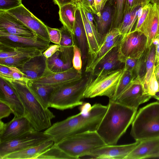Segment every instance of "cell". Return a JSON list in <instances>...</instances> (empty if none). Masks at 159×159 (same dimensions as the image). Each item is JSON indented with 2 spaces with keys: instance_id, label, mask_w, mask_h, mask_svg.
Here are the masks:
<instances>
[{
  "instance_id": "cell-53",
  "label": "cell",
  "mask_w": 159,
  "mask_h": 159,
  "mask_svg": "<svg viewBox=\"0 0 159 159\" xmlns=\"http://www.w3.org/2000/svg\"><path fill=\"white\" fill-rule=\"evenodd\" d=\"M103 0H94V6L95 13L93 14L98 15L102 9V4Z\"/></svg>"
},
{
  "instance_id": "cell-15",
  "label": "cell",
  "mask_w": 159,
  "mask_h": 159,
  "mask_svg": "<svg viewBox=\"0 0 159 159\" xmlns=\"http://www.w3.org/2000/svg\"><path fill=\"white\" fill-rule=\"evenodd\" d=\"M73 67L63 72H53L48 70L42 77L30 80L33 82L55 88L63 84L80 79L82 75Z\"/></svg>"
},
{
  "instance_id": "cell-16",
  "label": "cell",
  "mask_w": 159,
  "mask_h": 159,
  "mask_svg": "<svg viewBox=\"0 0 159 159\" xmlns=\"http://www.w3.org/2000/svg\"><path fill=\"white\" fill-rule=\"evenodd\" d=\"M139 143L136 141L127 144L106 145L95 149L89 156L98 159H125Z\"/></svg>"
},
{
  "instance_id": "cell-52",
  "label": "cell",
  "mask_w": 159,
  "mask_h": 159,
  "mask_svg": "<svg viewBox=\"0 0 159 159\" xmlns=\"http://www.w3.org/2000/svg\"><path fill=\"white\" fill-rule=\"evenodd\" d=\"M152 43L155 47V66H156L159 62V34L154 39Z\"/></svg>"
},
{
  "instance_id": "cell-12",
  "label": "cell",
  "mask_w": 159,
  "mask_h": 159,
  "mask_svg": "<svg viewBox=\"0 0 159 159\" xmlns=\"http://www.w3.org/2000/svg\"><path fill=\"white\" fill-rule=\"evenodd\" d=\"M50 42L37 35L23 37L0 31V43L14 48H34L43 52L49 46Z\"/></svg>"
},
{
  "instance_id": "cell-37",
  "label": "cell",
  "mask_w": 159,
  "mask_h": 159,
  "mask_svg": "<svg viewBox=\"0 0 159 159\" xmlns=\"http://www.w3.org/2000/svg\"><path fill=\"white\" fill-rule=\"evenodd\" d=\"M29 48H14L0 43V59L15 56Z\"/></svg>"
},
{
  "instance_id": "cell-19",
  "label": "cell",
  "mask_w": 159,
  "mask_h": 159,
  "mask_svg": "<svg viewBox=\"0 0 159 159\" xmlns=\"http://www.w3.org/2000/svg\"><path fill=\"white\" fill-rule=\"evenodd\" d=\"M0 101L9 105L14 116H24V108L16 92L6 80L0 77Z\"/></svg>"
},
{
  "instance_id": "cell-10",
  "label": "cell",
  "mask_w": 159,
  "mask_h": 159,
  "mask_svg": "<svg viewBox=\"0 0 159 159\" xmlns=\"http://www.w3.org/2000/svg\"><path fill=\"white\" fill-rule=\"evenodd\" d=\"M36 130L25 116H14L4 123L0 120V143L13 139L30 131Z\"/></svg>"
},
{
  "instance_id": "cell-44",
  "label": "cell",
  "mask_w": 159,
  "mask_h": 159,
  "mask_svg": "<svg viewBox=\"0 0 159 159\" xmlns=\"http://www.w3.org/2000/svg\"><path fill=\"white\" fill-rule=\"evenodd\" d=\"M151 3L145 6L141 10L134 30H139L149 12Z\"/></svg>"
},
{
  "instance_id": "cell-26",
  "label": "cell",
  "mask_w": 159,
  "mask_h": 159,
  "mask_svg": "<svg viewBox=\"0 0 159 159\" xmlns=\"http://www.w3.org/2000/svg\"><path fill=\"white\" fill-rule=\"evenodd\" d=\"M77 4L80 11L87 40L88 56L87 65L90 63L95 57L100 48V45L83 9L78 3Z\"/></svg>"
},
{
  "instance_id": "cell-35",
  "label": "cell",
  "mask_w": 159,
  "mask_h": 159,
  "mask_svg": "<svg viewBox=\"0 0 159 159\" xmlns=\"http://www.w3.org/2000/svg\"><path fill=\"white\" fill-rule=\"evenodd\" d=\"M73 159L55 144L37 159Z\"/></svg>"
},
{
  "instance_id": "cell-59",
  "label": "cell",
  "mask_w": 159,
  "mask_h": 159,
  "mask_svg": "<svg viewBox=\"0 0 159 159\" xmlns=\"http://www.w3.org/2000/svg\"><path fill=\"white\" fill-rule=\"evenodd\" d=\"M109 0H103L102 4V9L103 8L106 2Z\"/></svg>"
},
{
  "instance_id": "cell-7",
  "label": "cell",
  "mask_w": 159,
  "mask_h": 159,
  "mask_svg": "<svg viewBox=\"0 0 159 159\" xmlns=\"http://www.w3.org/2000/svg\"><path fill=\"white\" fill-rule=\"evenodd\" d=\"M123 69L118 70L98 75L93 78L88 86L84 98L106 96L114 100L117 86Z\"/></svg>"
},
{
  "instance_id": "cell-13",
  "label": "cell",
  "mask_w": 159,
  "mask_h": 159,
  "mask_svg": "<svg viewBox=\"0 0 159 159\" xmlns=\"http://www.w3.org/2000/svg\"><path fill=\"white\" fill-rule=\"evenodd\" d=\"M7 11L21 21L36 35L44 40L50 41L46 25L34 15L23 4L18 7Z\"/></svg>"
},
{
  "instance_id": "cell-33",
  "label": "cell",
  "mask_w": 159,
  "mask_h": 159,
  "mask_svg": "<svg viewBox=\"0 0 159 159\" xmlns=\"http://www.w3.org/2000/svg\"><path fill=\"white\" fill-rule=\"evenodd\" d=\"M113 14L111 30L118 28L123 17L126 0H112Z\"/></svg>"
},
{
  "instance_id": "cell-22",
  "label": "cell",
  "mask_w": 159,
  "mask_h": 159,
  "mask_svg": "<svg viewBox=\"0 0 159 159\" xmlns=\"http://www.w3.org/2000/svg\"><path fill=\"white\" fill-rule=\"evenodd\" d=\"M159 157V138L140 142L125 159Z\"/></svg>"
},
{
  "instance_id": "cell-56",
  "label": "cell",
  "mask_w": 159,
  "mask_h": 159,
  "mask_svg": "<svg viewBox=\"0 0 159 159\" xmlns=\"http://www.w3.org/2000/svg\"><path fill=\"white\" fill-rule=\"evenodd\" d=\"M155 73L156 79L158 82H159V62L155 66Z\"/></svg>"
},
{
  "instance_id": "cell-27",
  "label": "cell",
  "mask_w": 159,
  "mask_h": 159,
  "mask_svg": "<svg viewBox=\"0 0 159 159\" xmlns=\"http://www.w3.org/2000/svg\"><path fill=\"white\" fill-rule=\"evenodd\" d=\"M143 7L137 6L125 9L122 21L118 27L122 35L134 30L133 28L136 27L140 11Z\"/></svg>"
},
{
  "instance_id": "cell-23",
  "label": "cell",
  "mask_w": 159,
  "mask_h": 159,
  "mask_svg": "<svg viewBox=\"0 0 159 159\" xmlns=\"http://www.w3.org/2000/svg\"><path fill=\"white\" fill-rule=\"evenodd\" d=\"M113 14L112 0H109L98 15H93L97 23L100 47L106 34L111 30Z\"/></svg>"
},
{
  "instance_id": "cell-30",
  "label": "cell",
  "mask_w": 159,
  "mask_h": 159,
  "mask_svg": "<svg viewBox=\"0 0 159 159\" xmlns=\"http://www.w3.org/2000/svg\"><path fill=\"white\" fill-rule=\"evenodd\" d=\"M78 7L77 3L72 2L59 7V20L63 26L73 34L75 20V14Z\"/></svg>"
},
{
  "instance_id": "cell-62",
  "label": "cell",
  "mask_w": 159,
  "mask_h": 159,
  "mask_svg": "<svg viewBox=\"0 0 159 159\" xmlns=\"http://www.w3.org/2000/svg\"><path fill=\"white\" fill-rule=\"evenodd\" d=\"M158 84H159V82H158Z\"/></svg>"
},
{
  "instance_id": "cell-6",
  "label": "cell",
  "mask_w": 159,
  "mask_h": 159,
  "mask_svg": "<svg viewBox=\"0 0 159 159\" xmlns=\"http://www.w3.org/2000/svg\"><path fill=\"white\" fill-rule=\"evenodd\" d=\"M56 145L73 159H75L89 156L95 149L107 144L95 131L73 135Z\"/></svg>"
},
{
  "instance_id": "cell-4",
  "label": "cell",
  "mask_w": 159,
  "mask_h": 159,
  "mask_svg": "<svg viewBox=\"0 0 159 159\" xmlns=\"http://www.w3.org/2000/svg\"><path fill=\"white\" fill-rule=\"evenodd\" d=\"M93 77L92 72L85 71L80 79L54 88L50 96L49 107L64 110L82 105L81 100Z\"/></svg>"
},
{
  "instance_id": "cell-54",
  "label": "cell",
  "mask_w": 159,
  "mask_h": 159,
  "mask_svg": "<svg viewBox=\"0 0 159 159\" xmlns=\"http://www.w3.org/2000/svg\"><path fill=\"white\" fill-rule=\"evenodd\" d=\"M81 2L90 9L93 14H95L94 0H83Z\"/></svg>"
},
{
  "instance_id": "cell-47",
  "label": "cell",
  "mask_w": 159,
  "mask_h": 159,
  "mask_svg": "<svg viewBox=\"0 0 159 159\" xmlns=\"http://www.w3.org/2000/svg\"><path fill=\"white\" fill-rule=\"evenodd\" d=\"M11 68L12 71L10 77L5 79H11L19 80H29L25 78L24 74L16 67L11 66Z\"/></svg>"
},
{
  "instance_id": "cell-51",
  "label": "cell",
  "mask_w": 159,
  "mask_h": 159,
  "mask_svg": "<svg viewBox=\"0 0 159 159\" xmlns=\"http://www.w3.org/2000/svg\"><path fill=\"white\" fill-rule=\"evenodd\" d=\"M11 71V66L0 64V77L3 79L9 78Z\"/></svg>"
},
{
  "instance_id": "cell-2",
  "label": "cell",
  "mask_w": 159,
  "mask_h": 159,
  "mask_svg": "<svg viewBox=\"0 0 159 159\" xmlns=\"http://www.w3.org/2000/svg\"><path fill=\"white\" fill-rule=\"evenodd\" d=\"M137 110L109 100L107 111L96 131L107 145H116L136 114Z\"/></svg>"
},
{
  "instance_id": "cell-38",
  "label": "cell",
  "mask_w": 159,
  "mask_h": 159,
  "mask_svg": "<svg viewBox=\"0 0 159 159\" xmlns=\"http://www.w3.org/2000/svg\"><path fill=\"white\" fill-rule=\"evenodd\" d=\"M61 38L59 45L66 47H73L76 44L73 34L67 28L63 26L60 29Z\"/></svg>"
},
{
  "instance_id": "cell-41",
  "label": "cell",
  "mask_w": 159,
  "mask_h": 159,
  "mask_svg": "<svg viewBox=\"0 0 159 159\" xmlns=\"http://www.w3.org/2000/svg\"><path fill=\"white\" fill-rule=\"evenodd\" d=\"M22 0H0V10L7 11L20 6Z\"/></svg>"
},
{
  "instance_id": "cell-58",
  "label": "cell",
  "mask_w": 159,
  "mask_h": 159,
  "mask_svg": "<svg viewBox=\"0 0 159 159\" xmlns=\"http://www.w3.org/2000/svg\"><path fill=\"white\" fill-rule=\"evenodd\" d=\"M151 3L152 4H156L158 5L159 3V0H150Z\"/></svg>"
},
{
  "instance_id": "cell-42",
  "label": "cell",
  "mask_w": 159,
  "mask_h": 159,
  "mask_svg": "<svg viewBox=\"0 0 159 159\" xmlns=\"http://www.w3.org/2000/svg\"><path fill=\"white\" fill-rule=\"evenodd\" d=\"M155 66L148 87V94L152 96V97L159 91V84L155 73Z\"/></svg>"
},
{
  "instance_id": "cell-18",
  "label": "cell",
  "mask_w": 159,
  "mask_h": 159,
  "mask_svg": "<svg viewBox=\"0 0 159 159\" xmlns=\"http://www.w3.org/2000/svg\"><path fill=\"white\" fill-rule=\"evenodd\" d=\"M73 47L60 46L59 49L51 57L47 58L48 70L53 72L66 71L73 67Z\"/></svg>"
},
{
  "instance_id": "cell-61",
  "label": "cell",
  "mask_w": 159,
  "mask_h": 159,
  "mask_svg": "<svg viewBox=\"0 0 159 159\" xmlns=\"http://www.w3.org/2000/svg\"><path fill=\"white\" fill-rule=\"evenodd\" d=\"M157 5L159 7V3H158V4Z\"/></svg>"
},
{
  "instance_id": "cell-49",
  "label": "cell",
  "mask_w": 159,
  "mask_h": 159,
  "mask_svg": "<svg viewBox=\"0 0 159 159\" xmlns=\"http://www.w3.org/2000/svg\"><path fill=\"white\" fill-rule=\"evenodd\" d=\"M138 59L127 57L125 61L124 69L133 72L136 66Z\"/></svg>"
},
{
  "instance_id": "cell-14",
  "label": "cell",
  "mask_w": 159,
  "mask_h": 159,
  "mask_svg": "<svg viewBox=\"0 0 159 159\" xmlns=\"http://www.w3.org/2000/svg\"><path fill=\"white\" fill-rule=\"evenodd\" d=\"M125 61L120 52V43L113 47L98 61L92 73L93 77L118 70L123 69Z\"/></svg>"
},
{
  "instance_id": "cell-48",
  "label": "cell",
  "mask_w": 159,
  "mask_h": 159,
  "mask_svg": "<svg viewBox=\"0 0 159 159\" xmlns=\"http://www.w3.org/2000/svg\"><path fill=\"white\" fill-rule=\"evenodd\" d=\"M121 35L122 34L118 28L112 29L106 34L101 45L113 40L117 36Z\"/></svg>"
},
{
  "instance_id": "cell-3",
  "label": "cell",
  "mask_w": 159,
  "mask_h": 159,
  "mask_svg": "<svg viewBox=\"0 0 159 159\" xmlns=\"http://www.w3.org/2000/svg\"><path fill=\"white\" fill-rule=\"evenodd\" d=\"M4 79L16 92L24 108V116L28 120L34 129L40 131L50 127L52 125L51 120L55 116L48 108H45L31 92L27 85L29 80Z\"/></svg>"
},
{
  "instance_id": "cell-60",
  "label": "cell",
  "mask_w": 159,
  "mask_h": 159,
  "mask_svg": "<svg viewBox=\"0 0 159 159\" xmlns=\"http://www.w3.org/2000/svg\"><path fill=\"white\" fill-rule=\"evenodd\" d=\"M74 2L77 3L78 2H82L83 0H72Z\"/></svg>"
},
{
  "instance_id": "cell-32",
  "label": "cell",
  "mask_w": 159,
  "mask_h": 159,
  "mask_svg": "<svg viewBox=\"0 0 159 159\" xmlns=\"http://www.w3.org/2000/svg\"><path fill=\"white\" fill-rule=\"evenodd\" d=\"M149 47V51L146 63V73L142 83L144 93L147 94H148V85L155 66L156 53L155 47L153 43H152Z\"/></svg>"
},
{
  "instance_id": "cell-29",
  "label": "cell",
  "mask_w": 159,
  "mask_h": 159,
  "mask_svg": "<svg viewBox=\"0 0 159 159\" xmlns=\"http://www.w3.org/2000/svg\"><path fill=\"white\" fill-rule=\"evenodd\" d=\"M43 53V52L38 49L30 48L15 56L0 59V64L16 67L26 62L31 58Z\"/></svg>"
},
{
  "instance_id": "cell-45",
  "label": "cell",
  "mask_w": 159,
  "mask_h": 159,
  "mask_svg": "<svg viewBox=\"0 0 159 159\" xmlns=\"http://www.w3.org/2000/svg\"><path fill=\"white\" fill-rule=\"evenodd\" d=\"M150 2V0H126L125 9H130L137 6L144 7L148 4Z\"/></svg>"
},
{
  "instance_id": "cell-43",
  "label": "cell",
  "mask_w": 159,
  "mask_h": 159,
  "mask_svg": "<svg viewBox=\"0 0 159 159\" xmlns=\"http://www.w3.org/2000/svg\"><path fill=\"white\" fill-rule=\"evenodd\" d=\"M46 27L50 42L59 45L61 38L60 29L52 28L47 25H46Z\"/></svg>"
},
{
  "instance_id": "cell-55",
  "label": "cell",
  "mask_w": 159,
  "mask_h": 159,
  "mask_svg": "<svg viewBox=\"0 0 159 159\" xmlns=\"http://www.w3.org/2000/svg\"><path fill=\"white\" fill-rule=\"evenodd\" d=\"M54 3L57 5L59 8L65 5L73 2L72 0H53Z\"/></svg>"
},
{
  "instance_id": "cell-46",
  "label": "cell",
  "mask_w": 159,
  "mask_h": 159,
  "mask_svg": "<svg viewBox=\"0 0 159 159\" xmlns=\"http://www.w3.org/2000/svg\"><path fill=\"white\" fill-rule=\"evenodd\" d=\"M13 111L10 107L5 102L0 101V119L8 117Z\"/></svg>"
},
{
  "instance_id": "cell-1",
  "label": "cell",
  "mask_w": 159,
  "mask_h": 159,
  "mask_svg": "<svg viewBox=\"0 0 159 159\" xmlns=\"http://www.w3.org/2000/svg\"><path fill=\"white\" fill-rule=\"evenodd\" d=\"M83 105L78 114L52 125L44 132L50 136L57 144L69 137L84 132L96 131L106 113L107 105L89 103Z\"/></svg>"
},
{
  "instance_id": "cell-57",
  "label": "cell",
  "mask_w": 159,
  "mask_h": 159,
  "mask_svg": "<svg viewBox=\"0 0 159 159\" xmlns=\"http://www.w3.org/2000/svg\"><path fill=\"white\" fill-rule=\"evenodd\" d=\"M152 97L159 100V91L157 92Z\"/></svg>"
},
{
  "instance_id": "cell-39",
  "label": "cell",
  "mask_w": 159,
  "mask_h": 159,
  "mask_svg": "<svg viewBox=\"0 0 159 159\" xmlns=\"http://www.w3.org/2000/svg\"><path fill=\"white\" fill-rule=\"evenodd\" d=\"M77 3L83 9L88 21L92 28L96 39L100 45L99 36L97 28V23L93 14L90 9L82 2H78Z\"/></svg>"
},
{
  "instance_id": "cell-31",
  "label": "cell",
  "mask_w": 159,
  "mask_h": 159,
  "mask_svg": "<svg viewBox=\"0 0 159 159\" xmlns=\"http://www.w3.org/2000/svg\"><path fill=\"white\" fill-rule=\"evenodd\" d=\"M122 37V35H119L113 40L102 45L91 62L86 65L85 71L92 72L95 66L102 58L113 47L120 43Z\"/></svg>"
},
{
  "instance_id": "cell-34",
  "label": "cell",
  "mask_w": 159,
  "mask_h": 159,
  "mask_svg": "<svg viewBox=\"0 0 159 159\" xmlns=\"http://www.w3.org/2000/svg\"><path fill=\"white\" fill-rule=\"evenodd\" d=\"M149 47H147L138 59L135 68L133 72V80L139 79L143 80L146 71V63Z\"/></svg>"
},
{
  "instance_id": "cell-25",
  "label": "cell",
  "mask_w": 159,
  "mask_h": 159,
  "mask_svg": "<svg viewBox=\"0 0 159 159\" xmlns=\"http://www.w3.org/2000/svg\"><path fill=\"white\" fill-rule=\"evenodd\" d=\"M54 144L52 139L39 145L9 154L3 159H37Z\"/></svg>"
},
{
  "instance_id": "cell-17",
  "label": "cell",
  "mask_w": 159,
  "mask_h": 159,
  "mask_svg": "<svg viewBox=\"0 0 159 159\" xmlns=\"http://www.w3.org/2000/svg\"><path fill=\"white\" fill-rule=\"evenodd\" d=\"M0 31L23 37L37 35L13 15L2 10H0Z\"/></svg>"
},
{
  "instance_id": "cell-24",
  "label": "cell",
  "mask_w": 159,
  "mask_h": 159,
  "mask_svg": "<svg viewBox=\"0 0 159 159\" xmlns=\"http://www.w3.org/2000/svg\"><path fill=\"white\" fill-rule=\"evenodd\" d=\"M73 34L76 44L81 50L82 61L85 62L88 59L87 40L80 11L78 6L75 12Z\"/></svg>"
},
{
  "instance_id": "cell-28",
  "label": "cell",
  "mask_w": 159,
  "mask_h": 159,
  "mask_svg": "<svg viewBox=\"0 0 159 159\" xmlns=\"http://www.w3.org/2000/svg\"><path fill=\"white\" fill-rule=\"evenodd\" d=\"M29 89L45 109H48L51 95L54 88L34 83L30 80L27 81Z\"/></svg>"
},
{
  "instance_id": "cell-21",
  "label": "cell",
  "mask_w": 159,
  "mask_h": 159,
  "mask_svg": "<svg viewBox=\"0 0 159 159\" xmlns=\"http://www.w3.org/2000/svg\"><path fill=\"white\" fill-rule=\"evenodd\" d=\"M139 30L147 37V47H149L159 34V7L157 5L151 3L148 14Z\"/></svg>"
},
{
  "instance_id": "cell-20",
  "label": "cell",
  "mask_w": 159,
  "mask_h": 159,
  "mask_svg": "<svg viewBox=\"0 0 159 159\" xmlns=\"http://www.w3.org/2000/svg\"><path fill=\"white\" fill-rule=\"evenodd\" d=\"M16 67L24 74L26 79L30 80L42 77L48 70L47 58L43 54L33 57L24 63Z\"/></svg>"
},
{
  "instance_id": "cell-9",
  "label": "cell",
  "mask_w": 159,
  "mask_h": 159,
  "mask_svg": "<svg viewBox=\"0 0 159 159\" xmlns=\"http://www.w3.org/2000/svg\"><path fill=\"white\" fill-rule=\"evenodd\" d=\"M148 38L143 32L133 30L124 35L120 43V52L125 61L127 57L138 59L147 48Z\"/></svg>"
},
{
  "instance_id": "cell-36",
  "label": "cell",
  "mask_w": 159,
  "mask_h": 159,
  "mask_svg": "<svg viewBox=\"0 0 159 159\" xmlns=\"http://www.w3.org/2000/svg\"><path fill=\"white\" fill-rule=\"evenodd\" d=\"M132 80V72L123 69L117 86L114 101H115L118 98Z\"/></svg>"
},
{
  "instance_id": "cell-50",
  "label": "cell",
  "mask_w": 159,
  "mask_h": 159,
  "mask_svg": "<svg viewBox=\"0 0 159 159\" xmlns=\"http://www.w3.org/2000/svg\"><path fill=\"white\" fill-rule=\"evenodd\" d=\"M60 47V45L58 44L50 45L48 48L43 52V54L46 58H48L51 57L57 50Z\"/></svg>"
},
{
  "instance_id": "cell-40",
  "label": "cell",
  "mask_w": 159,
  "mask_h": 159,
  "mask_svg": "<svg viewBox=\"0 0 159 159\" xmlns=\"http://www.w3.org/2000/svg\"><path fill=\"white\" fill-rule=\"evenodd\" d=\"M73 66L77 71L82 72V53L80 48L76 44L73 46Z\"/></svg>"
},
{
  "instance_id": "cell-8",
  "label": "cell",
  "mask_w": 159,
  "mask_h": 159,
  "mask_svg": "<svg viewBox=\"0 0 159 159\" xmlns=\"http://www.w3.org/2000/svg\"><path fill=\"white\" fill-rule=\"evenodd\" d=\"M52 139L44 132L36 130L26 133L8 141L0 143V159L11 153L41 144Z\"/></svg>"
},
{
  "instance_id": "cell-5",
  "label": "cell",
  "mask_w": 159,
  "mask_h": 159,
  "mask_svg": "<svg viewBox=\"0 0 159 159\" xmlns=\"http://www.w3.org/2000/svg\"><path fill=\"white\" fill-rule=\"evenodd\" d=\"M130 134L139 142L159 138V102L140 109L132 123Z\"/></svg>"
},
{
  "instance_id": "cell-11",
  "label": "cell",
  "mask_w": 159,
  "mask_h": 159,
  "mask_svg": "<svg viewBox=\"0 0 159 159\" xmlns=\"http://www.w3.org/2000/svg\"><path fill=\"white\" fill-rule=\"evenodd\" d=\"M152 98V96L144 94L142 82L137 79L132 80L115 101L137 110L140 104L148 101Z\"/></svg>"
}]
</instances>
